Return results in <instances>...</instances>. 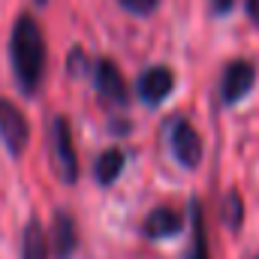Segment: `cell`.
Returning <instances> with one entry per match:
<instances>
[{
	"mask_svg": "<svg viewBox=\"0 0 259 259\" xmlns=\"http://www.w3.org/2000/svg\"><path fill=\"white\" fill-rule=\"evenodd\" d=\"M9 61L15 81L24 94H36L39 81L46 75V39L39 30V21L30 12H21L9 33Z\"/></svg>",
	"mask_w": 259,
	"mask_h": 259,
	"instance_id": "obj_1",
	"label": "cell"
},
{
	"mask_svg": "<svg viewBox=\"0 0 259 259\" xmlns=\"http://www.w3.org/2000/svg\"><path fill=\"white\" fill-rule=\"evenodd\" d=\"M49 145H52V166L58 172V178L64 184H72L78 178V157L72 148V133H69V121L64 115L52 118V130H49Z\"/></svg>",
	"mask_w": 259,
	"mask_h": 259,
	"instance_id": "obj_2",
	"label": "cell"
},
{
	"mask_svg": "<svg viewBox=\"0 0 259 259\" xmlns=\"http://www.w3.org/2000/svg\"><path fill=\"white\" fill-rule=\"evenodd\" d=\"M0 139L12 157H21V151L27 148V139H30V127H27L24 112L15 103H9L6 97H0Z\"/></svg>",
	"mask_w": 259,
	"mask_h": 259,
	"instance_id": "obj_3",
	"label": "cell"
},
{
	"mask_svg": "<svg viewBox=\"0 0 259 259\" xmlns=\"http://www.w3.org/2000/svg\"><path fill=\"white\" fill-rule=\"evenodd\" d=\"M256 81V66L244 58H235L223 66V75H220V100L226 106H235Z\"/></svg>",
	"mask_w": 259,
	"mask_h": 259,
	"instance_id": "obj_4",
	"label": "cell"
},
{
	"mask_svg": "<svg viewBox=\"0 0 259 259\" xmlns=\"http://www.w3.org/2000/svg\"><path fill=\"white\" fill-rule=\"evenodd\" d=\"M169 142H172V154L175 160L184 166V169H196L202 163V139L193 130L190 121L184 118H175L169 124Z\"/></svg>",
	"mask_w": 259,
	"mask_h": 259,
	"instance_id": "obj_5",
	"label": "cell"
},
{
	"mask_svg": "<svg viewBox=\"0 0 259 259\" xmlns=\"http://www.w3.org/2000/svg\"><path fill=\"white\" fill-rule=\"evenodd\" d=\"M94 84H97V91H100V97L106 103H115V106H124L127 103V97H130L127 78H124V72L118 69L115 61L100 58L94 64Z\"/></svg>",
	"mask_w": 259,
	"mask_h": 259,
	"instance_id": "obj_6",
	"label": "cell"
},
{
	"mask_svg": "<svg viewBox=\"0 0 259 259\" xmlns=\"http://www.w3.org/2000/svg\"><path fill=\"white\" fill-rule=\"evenodd\" d=\"M172 88H175V75H172L169 66H148V69L139 75V81H136V91H139V97H142L148 106L163 103V100L172 94Z\"/></svg>",
	"mask_w": 259,
	"mask_h": 259,
	"instance_id": "obj_7",
	"label": "cell"
},
{
	"mask_svg": "<svg viewBox=\"0 0 259 259\" xmlns=\"http://www.w3.org/2000/svg\"><path fill=\"white\" fill-rule=\"evenodd\" d=\"M78 247V229L69 211H55L52 214V256L55 259H69Z\"/></svg>",
	"mask_w": 259,
	"mask_h": 259,
	"instance_id": "obj_8",
	"label": "cell"
},
{
	"mask_svg": "<svg viewBox=\"0 0 259 259\" xmlns=\"http://www.w3.org/2000/svg\"><path fill=\"white\" fill-rule=\"evenodd\" d=\"M142 232H145L148 238H172V235L181 232V214H178L175 208L160 205V208H154V211L145 217Z\"/></svg>",
	"mask_w": 259,
	"mask_h": 259,
	"instance_id": "obj_9",
	"label": "cell"
},
{
	"mask_svg": "<svg viewBox=\"0 0 259 259\" xmlns=\"http://www.w3.org/2000/svg\"><path fill=\"white\" fill-rule=\"evenodd\" d=\"M187 259H211L208 232H205V214H202L199 199H190V250H187Z\"/></svg>",
	"mask_w": 259,
	"mask_h": 259,
	"instance_id": "obj_10",
	"label": "cell"
},
{
	"mask_svg": "<svg viewBox=\"0 0 259 259\" xmlns=\"http://www.w3.org/2000/svg\"><path fill=\"white\" fill-rule=\"evenodd\" d=\"M124 163H127V157H124L121 148H106V151L97 157V163H94L97 181H100V184H115L118 175H121V169H124Z\"/></svg>",
	"mask_w": 259,
	"mask_h": 259,
	"instance_id": "obj_11",
	"label": "cell"
},
{
	"mask_svg": "<svg viewBox=\"0 0 259 259\" xmlns=\"http://www.w3.org/2000/svg\"><path fill=\"white\" fill-rule=\"evenodd\" d=\"M49 241H46V232H42V223L36 217L27 220L24 226V244H21V259H49Z\"/></svg>",
	"mask_w": 259,
	"mask_h": 259,
	"instance_id": "obj_12",
	"label": "cell"
},
{
	"mask_svg": "<svg viewBox=\"0 0 259 259\" xmlns=\"http://www.w3.org/2000/svg\"><path fill=\"white\" fill-rule=\"evenodd\" d=\"M220 220L226 229L238 232L241 229V220H244V202H241V193L238 190H226L223 202H220Z\"/></svg>",
	"mask_w": 259,
	"mask_h": 259,
	"instance_id": "obj_13",
	"label": "cell"
},
{
	"mask_svg": "<svg viewBox=\"0 0 259 259\" xmlns=\"http://www.w3.org/2000/svg\"><path fill=\"white\" fill-rule=\"evenodd\" d=\"M66 69H69V75H81V72H88V55H84L81 49H72L69 58H66Z\"/></svg>",
	"mask_w": 259,
	"mask_h": 259,
	"instance_id": "obj_14",
	"label": "cell"
},
{
	"mask_svg": "<svg viewBox=\"0 0 259 259\" xmlns=\"http://www.w3.org/2000/svg\"><path fill=\"white\" fill-rule=\"evenodd\" d=\"M157 3H160V0H121V6L130 9V12H136V15H148V12H154Z\"/></svg>",
	"mask_w": 259,
	"mask_h": 259,
	"instance_id": "obj_15",
	"label": "cell"
},
{
	"mask_svg": "<svg viewBox=\"0 0 259 259\" xmlns=\"http://www.w3.org/2000/svg\"><path fill=\"white\" fill-rule=\"evenodd\" d=\"M247 18L259 27V0H247Z\"/></svg>",
	"mask_w": 259,
	"mask_h": 259,
	"instance_id": "obj_16",
	"label": "cell"
},
{
	"mask_svg": "<svg viewBox=\"0 0 259 259\" xmlns=\"http://www.w3.org/2000/svg\"><path fill=\"white\" fill-rule=\"evenodd\" d=\"M211 9L220 15V12H229L232 9V0H211Z\"/></svg>",
	"mask_w": 259,
	"mask_h": 259,
	"instance_id": "obj_17",
	"label": "cell"
},
{
	"mask_svg": "<svg viewBox=\"0 0 259 259\" xmlns=\"http://www.w3.org/2000/svg\"><path fill=\"white\" fill-rule=\"evenodd\" d=\"M39 3H46V0H39Z\"/></svg>",
	"mask_w": 259,
	"mask_h": 259,
	"instance_id": "obj_18",
	"label": "cell"
},
{
	"mask_svg": "<svg viewBox=\"0 0 259 259\" xmlns=\"http://www.w3.org/2000/svg\"><path fill=\"white\" fill-rule=\"evenodd\" d=\"M256 259H259V253H256Z\"/></svg>",
	"mask_w": 259,
	"mask_h": 259,
	"instance_id": "obj_19",
	"label": "cell"
}]
</instances>
